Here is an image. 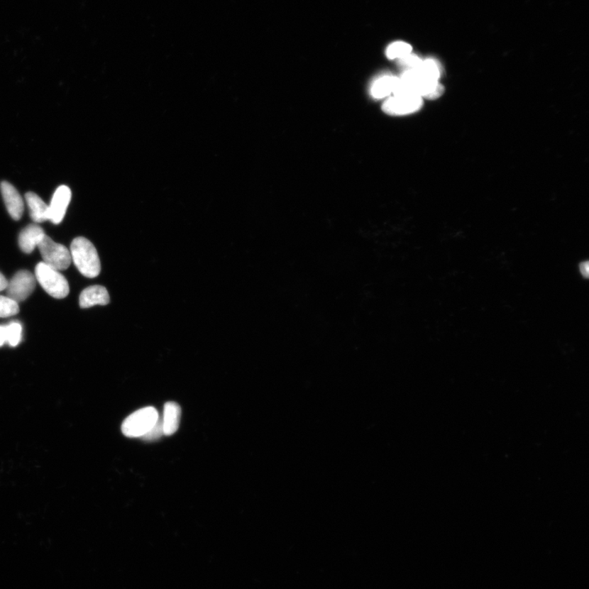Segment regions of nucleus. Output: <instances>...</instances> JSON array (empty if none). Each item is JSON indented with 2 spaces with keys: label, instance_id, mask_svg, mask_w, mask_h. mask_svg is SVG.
Instances as JSON below:
<instances>
[{
  "label": "nucleus",
  "instance_id": "obj_1",
  "mask_svg": "<svg viewBox=\"0 0 589 589\" xmlns=\"http://www.w3.org/2000/svg\"><path fill=\"white\" fill-rule=\"evenodd\" d=\"M70 253L80 274L89 278L99 275L101 263L98 251L90 241L83 237L75 238Z\"/></svg>",
  "mask_w": 589,
  "mask_h": 589
},
{
  "label": "nucleus",
  "instance_id": "obj_2",
  "mask_svg": "<svg viewBox=\"0 0 589 589\" xmlns=\"http://www.w3.org/2000/svg\"><path fill=\"white\" fill-rule=\"evenodd\" d=\"M159 414L153 407L137 410L122 423V433L130 438H142L152 429L159 419Z\"/></svg>",
  "mask_w": 589,
  "mask_h": 589
},
{
  "label": "nucleus",
  "instance_id": "obj_3",
  "mask_svg": "<svg viewBox=\"0 0 589 589\" xmlns=\"http://www.w3.org/2000/svg\"><path fill=\"white\" fill-rule=\"evenodd\" d=\"M35 276L43 289L53 298L63 299L68 296L70 287L66 277L44 262L36 265Z\"/></svg>",
  "mask_w": 589,
  "mask_h": 589
},
{
  "label": "nucleus",
  "instance_id": "obj_4",
  "mask_svg": "<svg viewBox=\"0 0 589 589\" xmlns=\"http://www.w3.org/2000/svg\"><path fill=\"white\" fill-rule=\"evenodd\" d=\"M44 263L57 271L68 269L72 264V255L65 246L59 244L45 235L38 245Z\"/></svg>",
  "mask_w": 589,
  "mask_h": 589
},
{
  "label": "nucleus",
  "instance_id": "obj_5",
  "mask_svg": "<svg viewBox=\"0 0 589 589\" xmlns=\"http://www.w3.org/2000/svg\"><path fill=\"white\" fill-rule=\"evenodd\" d=\"M35 276L28 270H20L9 282L7 297L18 303L23 302L35 291Z\"/></svg>",
  "mask_w": 589,
  "mask_h": 589
},
{
  "label": "nucleus",
  "instance_id": "obj_6",
  "mask_svg": "<svg viewBox=\"0 0 589 589\" xmlns=\"http://www.w3.org/2000/svg\"><path fill=\"white\" fill-rule=\"evenodd\" d=\"M422 106V98L412 95H393L385 101L382 109L392 116H404L419 111Z\"/></svg>",
  "mask_w": 589,
  "mask_h": 589
},
{
  "label": "nucleus",
  "instance_id": "obj_7",
  "mask_svg": "<svg viewBox=\"0 0 589 589\" xmlns=\"http://www.w3.org/2000/svg\"><path fill=\"white\" fill-rule=\"evenodd\" d=\"M71 199L72 192L67 186L62 185L57 187L49 206L50 221L55 224L62 221Z\"/></svg>",
  "mask_w": 589,
  "mask_h": 589
},
{
  "label": "nucleus",
  "instance_id": "obj_8",
  "mask_svg": "<svg viewBox=\"0 0 589 589\" xmlns=\"http://www.w3.org/2000/svg\"><path fill=\"white\" fill-rule=\"evenodd\" d=\"M1 192L7 210L14 221H19L23 215L24 202L19 192L9 182H2Z\"/></svg>",
  "mask_w": 589,
  "mask_h": 589
},
{
  "label": "nucleus",
  "instance_id": "obj_9",
  "mask_svg": "<svg viewBox=\"0 0 589 589\" xmlns=\"http://www.w3.org/2000/svg\"><path fill=\"white\" fill-rule=\"evenodd\" d=\"M110 302L108 290L103 286H91L85 288L79 296V307L87 309L94 305H106Z\"/></svg>",
  "mask_w": 589,
  "mask_h": 589
},
{
  "label": "nucleus",
  "instance_id": "obj_10",
  "mask_svg": "<svg viewBox=\"0 0 589 589\" xmlns=\"http://www.w3.org/2000/svg\"><path fill=\"white\" fill-rule=\"evenodd\" d=\"M45 233L39 226L30 224L19 234L18 244L24 253L31 254L38 246Z\"/></svg>",
  "mask_w": 589,
  "mask_h": 589
},
{
  "label": "nucleus",
  "instance_id": "obj_11",
  "mask_svg": "<svg viewBox=\"0 0 589 589\" xmlns=\"http://www.w3.org/2000/svg\"><path fill=\"white\" fill-rule=\"evenodd\" d=\"M25 198L32 221L35 223L50 221V207L41 199L40 197L30 192L26 194Z\"/></svg>",
  "mask_w": 589,
  "mask_h": 589
},
{
  "label": "nucleus",
  "instance_id": "obj_12",
  "mask_svg": "<svg viewBox=\"0 0 589 589\" xmlns=\"http://www.w3.org/2000/svg\"><path fill=\"white\" fill-rule=\"evenodd\" d=\"M180 406L175 402H167L164 406L163 424L165 436H172L180 427Z\"/></svg>",
  "mask_w": 589,
  "mask_h": 589
},
{
  "label": "nucleus",
  "instance_id": "obj_13",
  "mask_svg": "<svg viewBox=\"0 0 589 589\" xmlns=\"http://www.w3.org/2000/svg\"><path fill=\"white\" fill-rule=\"evenodd\" d=\"M399 78L393 76H383L373 82L370 93L374 99H380L393 94Z\"/></svg>",
  "mask_w": 589,
  "mask_h": 589
},
{
  "label": "nucleus",
  "instance_id": "obj_14",
  "mask_svg": "<svg viewBox=\"0 0 589 589\" xmlns=\"http://www.w3.org/2000/svg\"><path fill=\"white\" fill-rule=\"evenodd\" d=\"M412 47L405 42H395L387 50V56L390 59H400L412 53Z\"/></svg>",
  "mask_w": 589,
  "mask_h": 589
},
{
  "label": "nucleus",
  "instance_id": "obj_15",
  "mask_svg": "<svg viewBox=\"0 0 589 589\" xmlns=\"http://www.w3.org/2000/svg\"><path fill=\"white\" fill-rule=\"evenodd\" d=\"M19 312L18 302L8 297L0 296V318L11 317L18 314Z\"/></svg>",
  "mask_w": 589,
  "mask_h": 589
},
{
  "label": "nucleus",
  "instance_id": "obj_16",
  "mask_svg": "<svg viewBox=\"0 0 589 589\" xmlns=\"http://www.w3.org/2000/svg\"><path fill=\"white\" fill-rule=\"evenodd\" d=\"M23 326L18 322H12L7 325V343L12 347L17 346L21 341Z\"/></svg>",
  "mask_w": 589,
  "mask_h": 589
},
{
  "label": "nucleus",
  "instance_id": "obj_17",
  "mask_svg": "<svg viewBox=\"0 0 589 589\" xmlns=\"http://www.w3.org/2000/svg\"><path fill=\"white\" fill-rule=\"evenodd\" d=\"M165 436L163 430V419L159 417L156 424L150 430L146 435H144L142 439L145 441H155L158 440L160 437Z\"/></svg>",
  "mask_w": 589,
  "mask_h": 589
},
{
  "label": "nucleus",
  "instance_id": "obj_18",
  "mask_svg": "<svg viewBox=\"0 0 589 589\" xmlns=\"http://www.w3.org/2000/svg\"><path fill=\"white\" fill-rule=\"evenodd\" d=\"M422 60L417 55H410L399 59L400 65L406 70L414 69L419 67Z\"/></svg>",
  "mask_w": 589,
  "mask_h": 589
},
{
  "label": "nucleus",
  "instance_id": "obj_19",
  "mask_svg": "<svg viewBox=\"0 0 589 589\" xmlns=\"http://www.w3.org/2000/svg\"><path fill=\"white\" fill-rule=\"evenodd\" d=\"M7 325H0V347L7 343Z\"/></svg>",
  "mask_w": 589,
  "mask_h": 589
},
{
  "label": "nucleus",
  "instance_id": "obj_20",
  "mask_svg": "<svg viewBox=\"0 0 589 589\" xmlns=\"http://www.w3.org/2000/svg\"><path fill=\"white\" fill-rule=\"evenodd\" d=\"M9 285V281L6 280L1 273H0V292L5 290Z\"/></svg>",
  "mask_w": 589,
  "mask_h": 589
},
{
  "label": "nucleus",
  "instance_id": "obj_21",
  "mask_svg": "<svg viewBox=\"0 0 589 589\" xmlns=\"http://www.w3.org/2000/svg\"><path fill=\"white\" fill-rule=\"evenodd\" d=\"M580 272H581L582 275L583 277H587L588 276V271H589V270H588V268H589L588 267V261L583 262V263L580 265Z\"/></svg>",
  "mask_w": 589,
  "mask_h": 589
}]
</instances>
